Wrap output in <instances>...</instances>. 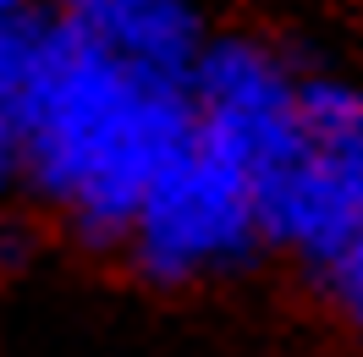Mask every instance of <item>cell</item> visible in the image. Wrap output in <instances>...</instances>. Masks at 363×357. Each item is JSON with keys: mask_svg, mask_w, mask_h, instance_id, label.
<instances>
[{"mask_svg": "<svg viewBox=\"0 0 363 357\" xmlns=\"http://www.w3.org/2000/svg\"><path fill=\"white\" fill-rule=\"evenodd\" d=\"M23 165L72 231L89 242H121L149 181L193 143L199 110L182 77H155L105 55L61 17L23 94Z\"/></svg>", "mask_w": 363, "mask_h": 357, "instance_id": "cell-1", "label": "cell"}, {"mask_svg": "<svg viewBox=\"0 0 363 357\" xmlns=\"http://www.w3.org/2000/svg\"><path fill=\"white\" fill-rule=\"evenodd\" d=\"M127 242L138 269L165 286L237 269L264 242L248 171L193 132V143L149 181Z\"/></svg>", "mask_w": 363, "mask_h": 357, "instance_id": "cell-2", "label": "cell"}, {"mask_svg": "<svg viewBox=\"0 0 363 357\" xmlns=\"http://www.w3.org/2000/svg\"><path fill=\"white\" fill-rule=\"evenodd\" d=\"M187 89L199 110V137L215 143L226 159H237L248 181L303 137L297 77L264 45H248V39L204 45Z\"/></svg>", "mask_w": 363, "mask_h": 357, "instance_id": "cell-3", "label": "cell"}, {"mask_svg": "<svg viewBox=\"0 0 363 357\" xmlns=\"http://www.w3.org/2000/svg\"><path fill=\"white\" fill-rule=\"evenodd\" d=\"M61 23L116 61L182 83L209 45L199 0H67Z\"/></svg>", "mask_w": 363, "mask_h": 357, "instance_id": "cell-4", "label": "cell"}, {"mask_svg": "<svg viewBox=\"0 0 363 357\" xmlns=\"http://www.w3.org/2000/svg\"><path fill=\"white\" fill-rule=\"evenodd\" d=\"M297 115L363 203V89L341 83V77H303L297 83Z\"/></svg>", "mask_w": 363, "mask_h": 357, "instance_id": "cell-5", "label": "cell"}, {"mask_svg": "<svg viewBox=\"0 0 363 357\" xmlns=\"http://www.w3.org/2000/svg\"><path fill=\"white\" fill-rule=\"evenodd\" d=\"M39 45H45V23L23 0H0V121H11V127L23 121V94L33 77V61H39Z\"/></svg>", "mask_w": 363, "mask_h": 357, "instance_id": "cell-6", "label": "cell"}, {"mask_svg": "<svg viewBox=\"0 0 363 357\" xmlns=\"http://www.w3.org/2000/svg\"><path fill=\"white\" fill-rule=\"evenodd\" d=\"M17 165H23V137H17V127H11V121H0V181L11 176Z\"/></svg>", "mask_w": 363, "mask_h": 357, "instance_id": "cell-7", "label": "cell"}]
</instances>
